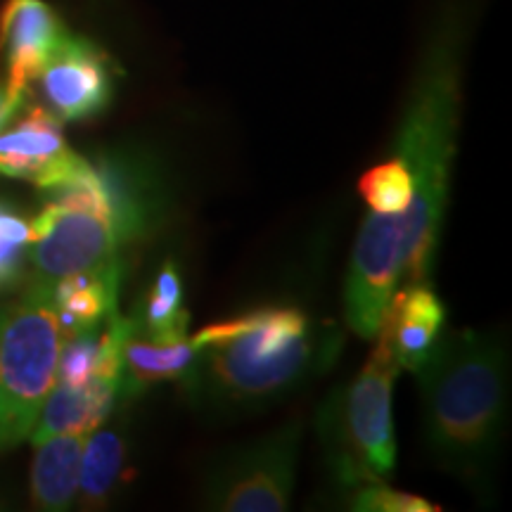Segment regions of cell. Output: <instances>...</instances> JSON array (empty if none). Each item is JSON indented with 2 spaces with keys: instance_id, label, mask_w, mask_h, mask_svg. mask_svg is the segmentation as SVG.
Masks as SVG:
<instances>
[{
  "instance_id": "6da1fadb",
  "label": "cell",
  "mask_w": 512,
  "mask_h": 512,
  "mask_svg": "<svg viewBox=\"0 0 512 512\" xmlns=\"http://www.w3.org/2000/svg\"><path fill=\"white\" fill-rule=\"evenodd\" d=\"M197 358L181 382L192 406L211 418L266 411L325 373L342 349L330 325L292 306H268L192 337Z\"/></svg>"
},
{
  "instance_id": "7a4b0ae2",
  "label": "cell",
  "mask_w": 512,
  "mask_h": 512,
  "mask_svg": "<svg viewBox=\"0 0 512 512\" xmlns=\"http://www.w3.org/2000/svg\"><path fill=\"white\" fill-rule=\"evenodd\" d=\"M463 50V12L446 8L422 48L394 140L396 157L413 176L408 209L387 216L403 254L401 285L427 283L432 275L458 152Z\"/></svg>"
},
{
  "instance_id": "3957f363",
  "label": "cell",
  "mask_w": 512,
  "mask_h": 512,
  "mask_svg": "<svg viewBox=\"0 0 512 512\" xmlns=\"http://www.w3.org/2000/svg\"><path fill=\"white\" fill-rule=\"evenodd\" d=\"M508 351L494 332H441L420 368V411L432 458L484 486L508 418Z\"/></svg>"
},
{
  "instance_id": "277c9868",
  "label": "cell",
  "mask_w": 512,
  "mask_h": 512,
  "mask_svg": "<svg viewBox=\"0 0 512 512\" xmlns=\"http://www.w3.org/2000/svg\"><path fill=\"white\" fill-rule=\"evenodd\" d=\"M373 342L354 382L332 392L316 418L332 479L344 491L384 479L396 467L392 394L401 368L382 332Z\"/></svg>"
},
{
  "instance_id": "5b68a950",
  "label": "cell",
  "mask_w": 512,
  "mask_h": 512,
  "mask_svg": "<svg viewBox=\"0 0 512 512\" xmlns=\"http://www.w3.org/2000/svg\"><path fill=\"white\" fill-rule=\"evenodd\" d=\"M62 342L53 283L36 278L0 316V451L19 446L34 432L57 382Z\"/></svg>"
},
{
  "instance_id": "8992f818",
  "label": "cell",
  "mask_w": 512,
  "mask_h": 512,
  "mask_svg": "<svg viewBox=\"0 0 512 512\" xmlns=\"http://www.w3.org/2000/svg\"><path fill=\"white\" fill-rule=\"evenodd\" d=\"M31 233L29 261L36 278L50 283L112 264L124 247L95 166L62 188L48 190L46 204L31 221Z\"/></svg>"
},
{
  "instance_id": "52a82bcc",
  "label": "cell",
  "mask_w": 512,
  "mask_h": 512,
  "mask_svg": "<svg viewBox=\"0 0 512 512\" xmlns=\"http://www.w3.org/2000/svg\"><path fill=\"white\" fill-rule=\"evenodd\" d=\"M302 439V420L292 418L264 437L221 453L202 477V508L219 512L290 508Z\"/></svg>"
},
{
  "instance_id": "ba28073f",
  "label": "cell",
  "mask_w": 512,
  "mask_h": 512,
  "mask_svg": "<svg viewBox=\"0 0 512 512\" xmlns=\"http://www.w3.org/2000/svg\"><path fill=\"white\" fill-rule=\"evenodd\" d=\"M117 74V64L105 50L88 38L67 34L36 81L46 110L67 124L105 112L112 105Z\"/></svg>"
},
{
  "instance_id": "9c48e42d",
  "label": "cell",
  "mask_w": 512,
  "mask_h": 512,
  "mask_svg": "<svg viewBox=\"0 0 512 512\" xmlns=\"http://www.w3.org/2000/svg\"><path fill=\"white\" fill-rule=\"evenodd\" d=\"M62 136V121L43 105H24L0 128V176L34 183L48 192L86 169Z\"/></svg>"
},
{
  "instance_id": "30bf717a",
  "label": "cell",
  "mask_w": 512,
  "mask_h": 512,
  "mask_svg": "<svg viewBox=\"0 0 512 512\" xmlns=\"http://www.w3.org/2000/svg\"><path fill=\"white\" fill-rule=\"evenodd\" d=\"M67 27L46 0H5L0 8V83L17 95L29 86L67 38Z\"/></svg>"
},
{
  "instance_id": "8fae6325",
  "label": "cell",
  "mask_w": 512,
  "mask_h": 512,
  "mask_svg": "<svg viewBox=\"0 0 512 512\" xmlns=\"http://www.w3.org/2000/svg\"><path fill=\"white\" fill-rule=\"evenodd\" d=\"M93 166L110 200L121 242L128 245L133 240H143L162 219L164 192L155 166L126 152L102 157Z\"/></svg>"
},
{
  "instance_id": "7c38bea8",
  "label": "cell",
  "mask_w": 512,
  "mask_h": 512,
  "mask_svg": "<svg viewBox=\"0 0 512 512\" xmlns=\"http://www.w3.org/2000/svg\"><path fill=\"white\" fill-rule=\"evenodd\" d=\"M444 323L446 309L437 292L430 283H415L396 287L377 332L389 339L399 368L415 373L444 332Z\"/></svg>"
},
{
  "instance_id": "4fadbf2b",
  "label": "cell",
  "mask_w": 512,
  "mask_h": 512,
  "mask_svg": "<svg viewBox=\"0 0 512 512\" xmlns=\"http://www.w3.org/2000/svg\"><path fill=\"white\" fill-rule=\"evenodd\" d=\"M121 399V380H91L81 387L55 382L43 401L31 441L57 437V434H91L110 418Z\"/></svg>"
},
{
  "instance_id": "5bb4252c",
  "label": "cell",
  "mask_w": 512,
  "mask_h": 512,
  "mask_svg": "<svg viewBox=\"0 0 512 512\" xmlns=\"http://www.w3.org/2000/svg\"><path fill=\"white\" fill-rule=\"evenodd\" d=\"M121 261L67 275L53 283V304L62 339L100 328L119 311Z\"/></svg>"
},
{
  "instance_id": "9a60e30c",
  "label": "cell",
  "mask_w": 512,
  "mask_h": 512,
  "mask_svg": "<svg viewBox=\"0 0 512 512\" xmlns=\"http://www.w3.org/2000/svg\"><path fill=\"white\" fill-rule=\"evenodd\" d=\"M195 358L197 344L192 337L171 344L152 342L138 335L128 320L121 339V399H136L159 382H183L195 366Z\"/></svg>"
},
{
  "instance_id": "2e32d148",
  "label": "cell",
  "mask_w": 512,
  "mask_h": 512,
  "mask_svg": "<svg viewBox=\"0 0 512 512\" xmlns=\"http://www.w3.org/2000/svg\"><path fill=\"white\" fill-rule=\"evenodd\" d=\"M88 434H57L36 444L31 465V501L38 510L72 508L79 494L81 453Z\"/></svg>"
},
{
  "instance_id": "e0dca14e",
  "label": "cell",
  "mask_w": 512,
  "mask_h": 512,
  "mask_svg": "<svg viewBox=\"0 0 512 512\" xmlns=\"http://www.w3.org/2000/svg\"><path fill=\"white\" fill-rule=\"evenodd\" d=\"M128 441L124 425L100 427L86 437L81 453L79 503L83 510H100L114 491L128 482Z\"/></svg>"
},
{
  "instance_id": "ac0fdd59",
  "label": "cell",
  "mask_w": 512,
  "mask_h": 512,
  "mask_svg": "<svg viewBox=\"0 0 512 512\" xmlns=\"http://www.w3.org/2000/svg\"><path fill=\"white\" fill-rule=\"evenodd\" d=\"M128 320L138 335L152 342L171 344L188 337L190 313L183 306V278L174 259L164 261Z\"/></svg>"
},
{
  "instance_id": "d6986e66",
  "label": "cell",
  "mask_w": 512,
  "mask_h": 512,
  "mask_svg": "<svg viewBox=\"0 0 512 512\" xmlns=\"http://www.w3.org/2000/svg\"><path fill=\"white\" fill-rule=\"evenodd\" d=\"M358 192L373 214H403L413 200V176L399 157L370 166L358 181Z\"/></svg>"
},
{
  "instance_id": "ffe728a7",
  "label": "cell",
  "mask_w": 512,
  "mask_h": 512,
  "mask_svg": "<svg viewBox=\"0 0 512 512\" xmlns=\"http://www.w3.org/2000/svg\"><path fill=\"white\" fill-rule=\"evenodd\" d=\"M31 223L8 200H0V292L22 283L29 266Z\"/></svg>"
},
{
  "instance_id": "44dd1931",
  "label": "cell",
  "mask_w": 512,
  "mask_h": 512,
  "mask_svg": "<svg viewBox=\"0 0 512 512\" xmlns=\"http://www.w3.org/2000/svg\"><path fill=\"white\" fill-rule=\"evenodd\" d=\"M351 510L358 512H439V505H434L427 498L406 494V491L394 489L384 484L382 479L366 482L349 491Z\"/></svg>"
},
{
  "instance_id": "7402d4cb",
  "label": "cell",
  "mask_w": 512,
  "mask_h": 512,
  "mask_svg": "<svg viewBox=\"0 0 512 512\" xmlns=\"http://www.w3.org/2000/svg\"><path fill=\"white\" fill-rule=\"evenodd\" d=\"M24 105H27V95L12 93L5 83H0V128L8 124Z\"/></svg>"
},
{
  "instance_id": "603a6c76",
  "label": "cell",
  "mask_w": 512,
  "mask_h": 512,
  "mask_svg": "<svg viewBox=\"0 0 512 512\" xmlns=\"http://www.w3.org/2000/svg\"><path fill=\"white\" fill-rule=\"evenodd\" d=\"M0 316H3V309H0Z\"/></svg>"
}]
</instances>
